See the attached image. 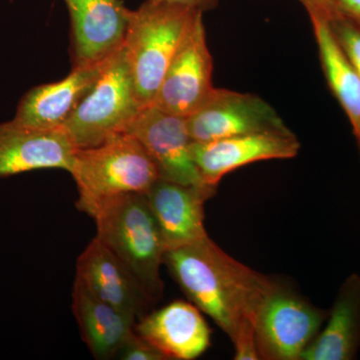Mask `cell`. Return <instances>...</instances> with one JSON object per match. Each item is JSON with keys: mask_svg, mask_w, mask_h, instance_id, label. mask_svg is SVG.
Segmentation results:
<instances>
[{"mask_svg": "<svg viewBox=\"0 0 360 360\" xmlns=\"http://www.w3.org/2000/svg\"><path fill=\"white\" fill-rule=\"evenodd\" d=\"M105 60L72 66L70 75L63 79L33 87L21 98L13 120L30 129H63L77 106L94 89Z\"/></svg>", "mask_w": 360, "mask_h": 360, "instance_id": "5bb4252c", "label": "cell"}, {"mask_svg": "<svg viewBox=\"0 0 360 360\" xmlns=\"http://www.w3.org/2000/svg\"><path fill=\"white\" fill-rule=\"evenodd\" d=\"M326 312L276 281L255 324L259 359L300 360L319 335Z\"/></svg>", "mask_w": 360, "mask_h": 360, "instance_id": "8992f818", "label": "cell"}, {"mask_svg": "<svg viewBox=\"0 0 360 360\" xmlns=\"http://www.w3.org/2000/svg\"><path fill=\"white\" fill-rule=\"evenodd\" d=\"M307 9L309 15H319L328 20L335 14L331 0H298Z\"/></svg>", "mask_w": 360, "mask_h": 360, "instance_id": "603a6c76", "label": "cell"}, {"mask_svg": "<svg viewBox=\"0 0 360 360\" xmlns=\"http://www.w3.org/2000/svg\"><path fill=\"white\" fill-rule=\"evenodd\" d=\"M217 188L184 186L158 179L144 193L160 227L165 251L195 243L207 236L205 203Z\"/></svg>", "mask_w": 360, "mask_h": 360, "instance_id": "7c38bea8", "label": "cell"}, {"mask_svg": "<svg viewBox=\"0 0 360 360\" xmlns=\"http://www.w3.org/2000/svg\"><path fill=\"white\" fill-rule=\"evenodd\" d=\"M300 149V141L290 129L191 142V155L201 179L214 188L225 175L238 168L258 161L293 158Z\"/></svg>", "mask_w": 360, "mask_h": 360, "instance_id": "30bf717a", "label": "cell"}, {"mask_svg": "<svg viewBox=\"0 0 360 360\" xmlns=\"http://www.w3.org/2000/svg\"><path fill=\"white\" fill-rule=\"evenodd\" d=\"M78 281L97 297L141 319L151 302L129 269L96 238L77 260Z\"/></svg>", "mask_w": 360, "mask_h": 360, "instance_id": "2e32d148", "label": "cell"}, {"mask_svg": "<svg viewBox=\"0 0 360 360\" xmlns=\"http://www.w3.org/2000/svg\"><path fill=\"white\" fill-rule=\"evenodd\" d=\"M125 132L141 142L155 162L160 179L184 186L210 187L202 181L191 155L193 141L186 117L146 106Z\"/></svg>", "mask_w": 360, "mask_h": 360, "instance_id": "9c48e42d", "label": "cell"}, {"mask_svg": "<svg viewBox=\"0 0 360 360\" xmlns=\"http://www.w3.org/2000/svg\"><path fill=\"white\" fill-rule=\"evenodd\" d=\"M143 108L122 44L106 59L94 89L61 130L75 148H94L127 131Z\"/></svg>", "mask_w": 360, "mask_h": 360, "instance_id": "5b68a950", "label": "cell"}, {"mask_svg": "<svg viewBox=\"0 0 360 360\" xmlns=\"http://www.w3.org/2000/svg\"><path fill=\"white\" fill-rule=\"evenodd\" d=\"M72 310L94 359H115L135 333L134 317L97 297L77 278L72 290Z\"/></svg>", "mask_w": 360, "mask_h": 360, "instance_id": "e0dca14e", "label": "cell"}, {"mask_svg": "<svg viewBox=\"0 0 360 360\" xmlns=\"http://www.w3.org/2000/svg\"><path fill=\"white\" fill-rule=\"evenodd\" d=\"M134 330L167 359H198L212 342V329L202 312L184 300H175L144 315Z\"/></svg>", "mask_w": 360, "mask_h": 360, "instance_id": "4fadbf2b", "label": "cell"}, {"mask_svg": "<svg viewBox=\"0 0 360 360\" xmlns=\"http://www.w3.org/2000/svg\"><path fill=\"white\" fill-rule=\"evenodd\" d=\"M77 149L63 130L0 123V179L47 168L70 172Z\"/></svg>", "mask_w": 360, "mask_h": 360, "instance_id": "9a60e30c", "label": "cell"}, {"mask_svg": "<svg viewBox=\"0 0 360 360\" xmlns=\"http://www.w3.org/2000/svg\"><path fill=\"white\" fill-rule=\"evenodd\" d=\"M90 217L96 221V238L134 274L151 303L160 300L165 245L144 194L110 198L97 206Z\"/></svg>", "mask_w": 360, "mask_h": 360, "instance_id": "7a4b0ae2", "label": "cell"}, {"mask_svg": "<svg viewBox=\"0 0 360 360\" xmlns=\"http://www.w3.org/2000/svg\"><path fill=\"white\" fill-rule=\"evenodd\" d=\"M68 172L77 184L78 210L89 217L103 201L122 194H144L160 179L150 156L127 132L94 148H77Z\"/></svg>", "mask_w": 360, "mask_h": 360, "instance_id": "3957f363", "label": "cell"}, {"mask_svg": "<svg viewBox=\"0 0 360 360\" xmlns=\"http://www.w3.org/2000/svg\"><path fill=\"white\" fill-rule=\"evenodd\" d=\"M163 264L189 302L233 345L255 341L257 314L276 279L234 259L208 236L165 251Z\"/></svg>", "mask_w": 360, "mask_h": 360, "instance_id": "6da1fadb", "label": "cell"}, {"mask_svg": "<svg viewBox=\"0 0 360 360\" xmlns=\"http://www.w3.org/2000/svg\"><path fill=\"white\" fill-rule=\"evenodd\" d=\"M117 359L122 360H167L160 350L144 340L141 336L134 333L124 343Z\"/></svg>", "mask_w": 360, "mask_h": 360, "instance_id": "44dd1931", "label": "cell"}, {"mask_svg": "<svg viewBox=\"0 0 360 360\" xmlns=\"http://www.w3.org/2000/svg\"><path fill=\"white\" fill-rule=\"evenodd\" d=\"M360 348V276L342 283L326 326L300 360H352Z\"/></svg>", "mask_w": 360, "mask_h": 360, "instance_id": "ac0fdd59", "label": "cell"}, {"mask_svg": "<svg viewBox=\"0 0 360 360\" xmlns=\"http://www.w3.org/2000/svg\"><path fill=\"white\" fill-rule=\"evenodd\" d=\"M70 18L73 66L101 63L124 42L129 8L122 0H63Z\"/></svg>", "mask_w": 360, "mask_h": 360, "instance_id": "8fae6325", "label": "cell"}, {"mask_svg": "<svg viewBox=\"0 0 360 360\" xmlns=\"http://www.w3.org/2000/svg\"><path fill=\"white\" fill-rule=\"evenodd\" d=\"M309 18L324 77L329 89L347 115L360 148L359 75L336 41L328 20L319 15H309Z\"/></svg>", "mask_w": 360, "mask_h": 360, "instance_id": "d6986e66", "label": "cell"}, {"mask_svg": "<svg viewBox=\"0 0 360 360\" xmlns=\"http://www.w3.org/2000/svg\"><path fill=\"white\" fill-rule=\"evenodd\" d=\"M200 11L146 0L129 11L124 45L137 96L150 106L187 30Z\"/></svg>", "mask_w": 360, "mask_h": 360, "instance_id": "277c9868", "label": "cell"}, {"mask_svg": "<svg viewBox=\"0 0 360 360\" xmlns=\"http://www.w3.org/2000/svg\"><path fill=\"white\" fill-rule=\"evenodd\" d=\"M191 141L207 142L238 135L288 130L283 118L262 97L215 89L186 117Z\"/></svg>", "mask_w": 360, "mask_h": 360, "instance_id": "ba28073f", "label": "cell"}, {"mask_svg": "<svg viewBox=\"0 0 360 360\" xmlns=\"http://www.w3.org/2000/svg\"><path fill=\"white\" fill-rule=\"evenodd\" d=\"M202 14H196L151 104L186 118L198 110L214 89L212 56L206 40Z\"/></svg>", "mask_w": 360, "mask_h": 360, "instance_id": "52a82bcc", "label": "cell"}, {"mask_svg": "<svg viewBox=\"0 0 360 360\" xmlns=\"http://www.w3.org/2000/svg\"><path fill=\"white\" fill-rule=\"evenodd\" d=\"M155 1L186 7V8L205 13L206 11H212L214 7H217L220 0H155Z\"/></svg>", "mask_w": 360, "mask_h": 360, "instance_id": "cb8c5ba5", "label": "cell"}, {"mask_svg": "<svg viewBox=\"0 0 360 360\" xmlns=\"http://www.w3.org/2000/svg\"><path fill=\"white\" fill-rule=\"evenodd\" d=\"M335 14L360 26V0H331Z\"/></svg>", "mask_w": 360, "mask_h": 360, "instance_id": "7402d4cb", "label": "cell"}, {"mask_svg": "<svg viewBox=\"0 0 360 360\" xmlns=\"http://www.w3.org/2000/svg\"><path fill=\"white\" fill-rule=\"evenodd\" d=\"M326 20L336 41L360 77V26L338 14Z\"/></svg>", "mask_w": 360, "mask_h": 360, "instance_id": "ffe728a7", "label": "cell"}]
</instances>
